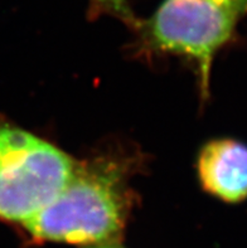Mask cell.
<instances>
[{
	"mask_svg": "<svg viewBox=\"0 0 247 248\" xmlns=\"http://www.w3.org/2000/svg\"><path fill=\"white\" fill-rule=\"evenodd\" d=\"M73 169L54 145L0 124V218L27 223L60 194Z\"/></svg>",
	"mask_w": 247,
	"mask_h": 248,
	"instance_id": "7a4b0ae2",
	"label": "cell"
},
{
	"mask_svg": "<svg viewBox=\"0 0 247 248\" xmlns=\"http://www.w3.org/2000/svg\"><path fill=\"white\" fill-rule=\"evenodd\" d=\"M129 211L124 169L111 160H94L75 164L60 194L23 226L39 241L94 246L117 236Z\"/></svg>",
	"mask_w": 247,
	"mask_h": 248,
	"instance_id": "6da1fadb",
	"label": "cell"
},
{
	"mask_svg": "<svg viewBox=\"0 0 247 248\" xmlns=\"http://www.w3.org/2000/svg\"><path fill=\"white\" fill-rule=\"evenodd\" d=\"M198 176L206 192L227 203L247 199V145L232 140H213L198 157Z\"/></svg>",
	"mask_w": 247,
	"mask_h": 248,
	"instance_id": "277c9868",
	"label": "cell"
},
{
	"mask_svg": "<svg viewBox=\"0 0 247 248\" xmlns=\"http://www.w3.org/2000/svg\"><path fill=\"white\" fill-rule=\"evenodd\" d=\"M88 248H121L119 246L113 245V243L106 242V243H100V245H94V246H90Z\"/></svg>",
	"mask_w": 247,
	"mask_h": 248,
	"instance_id": "52a82bcc",
	"label": "cell"
},
{
	"mask_svg": "<svg viewBox=\"0 0 247 248\" xmlns=\"http://www.w3.org/2000/svg\"><path fill=\"white\" fill-rule=\"evenodd\" d=\"M216 1L229 6L235 12H237L240 16H242L247 10V0H216Z\"/></svg>",
	"mask_w": 247,
	"mask_h": 248,
	"instance_id": "8992f818",
	"label": "cell"
},
{
	"mask_svg": "<svg viewBox=\"0 0 247 248\" xmlns=\"http://www.w3.org/2000/svg\"><path fill=\"white\" fill-rule=\"evenodd\" d=\"M96 8L117 16L125 23H135L134 14L129 8L126 0H92Z\"/></svg>",
	"mask_w": 247,
	"mask_h": 248,
	"instance_id": "5b68a950",
	"label": "cell"
},
{
	"mask_svg": "<svg viewBox=\"0 0 247 248\" xmlns=\"http://www.w3.org/2000/svg\"><path fill=\"white\" fill-rule=\"evenodd\" d=\"M240 16L216 0H164L148 24V39L160 52L196 61L207 92L213 58L231 41Z\"/></svg>",
	"mask_w": 247,
	"mask_h": 248,
	"instance_id": "3957f363",
	"label": "cell"
}]
</instances>
